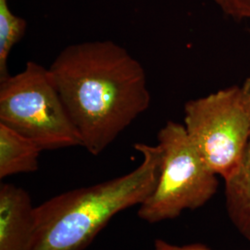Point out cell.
Returning <instances> with one entry per match:
<instances>
[{"mask_svg": "<svg viewBox=\"0 0 250 250\" xmlns=\"http://www.w3.org/2000/svg\"><path fill=\"white\" fill-rule=\"evenodd\" d=\"M0 123L30 138L42 150L82 146L49 70L35 62L0 81Z\"/></svg>", "mask_w": 250, "mask_h": 250, "instance_id": "3", "label": "cell"}, {"mask_svg": "<svg viewBox=\"0 0 250 250\" xmlns=\"http://www.w3.org/2000/svg\"><path fill=\"white\" fill-rule=\"evenodd\" d=\"M154 250H212L203 244L194 243L188 245H173L162 239H157L154 244Z\"/></svg>", "mask_w": 250, "mask_h": 250, "instance_id": "11", "label": "cell"}, {"mask_svg": "<svg viewBox=\"0 0 250 250\" xmlns=\"http://www.w3.org/2000/svg\"><path fill=\"white\" fill-rule=\"evenodd\" d=\"M141 164L131 172L52 197L36 207L30 250H83L119 212L140 205L158 185L162 150L135 144Z\"/></svg>", "mask_w": 250, "mask_h": 250, "instance_id": "2", "label": "cell"}, {"mask_svg": "<svg viewBox=\"0 0 250 250\" xmlns=\"http://www.w3.org/2000/svg\"><path fill=\"white\" fill-rule=\"evenodd\" d=\"M42 151L33 140L0 123V179L36 171Z\"/></svg>", "mask_w": 250, "mask_h": 250, "instance_id": "8", "label": "cell"}, {"mask_svg": "<svg viewBox=\"0 0 250 250\" xmlns=\"http://www.w3.org/2000/svg\"><path fill=\"white\" fill-rule=\"evenodd\" d=\"M162 150L161 174L151 195L139 205L138 217L148 224L177 218L205 205L217 192V175L200 157L185 125L168 122L158 134Z\"/></svg>", "mask_w": 250, "mask_h": 250, "instance_id": "4", "label": "cell"}, {"mask_svg": "<svg viewBox=\"0 0 250 250\" xmlns=\"http://www.w3.org/2000/svg\"><path fill=\"white\" fill-rule=\"evenodd\" d=\"M242 86L250 114V77ZM224 183L228 217L242 236L250 241V136L238 169Z\"/></svg>", "mask_w": 250, "mask_h": 250, "instance_id": "7", "label": "cell"}, {"mask_svg": "<svg viewBox=\"0 0 250 250\" xmlns=\"http://www.w3.org/2000/svg\"><path fill=\"white\" fill-rule=\"evenodd\" d=\"M35 209L26 190L0 186V250H30L35 232Z\"/></svg>", "mask_w": 250, "mask_h": 250, "instance_id": "6", "label": "cell"}, {"mask_svg": "<svg viewBox=\"0 0 250 250\" xmlns=\"http://www.w3.org/2000/svg\"><path fill=\"white\" fill-rule=\"evenodd\" d=\"M185 128L206 165L224 181L241 163L250 136V114L242 85L218 90L185 105Z\"/></svg>", "mask_w": 250, "mask_h": 250, "instance_id": "5", "label": "cell"}, {"mask_svg": "<svg viewBox=\"0 0 250 250\" xmlns=\"http://www.w3.org/2000/svg\"><path fill=\"white\" fill-rule=\"evenodd\" d=\"M26 28L25 20L12 13L8 0H0V81L9 76V53L25 35Z\"/></svg>", "mask_w": 250, "mask_h": 250, "instance_id": "9", "label": "cell"}, {"mask_svg": "<svg viewBox=\"0 0 250 250\" xmlns=\"http://www.w3.org/2000/svg\"><path fill=\"white\" fill-rule=\"evenodd\" d=\"M82 146L99 156L150 105L146 71L111 40L69 45L48 68Z\"/></svg>", "mask_w": 250, "mask_h": 250, "instance_id": "1", "label": "cell"}, {"mask_svg": "<svg viewBox=\"0 0 250 250\" xmlns=\"http://www.w3.org/2000/svg\"><path fill=\"white\" fill-rule=\"evenodd\" d=\"M226 16L246 22L250 35V0H212Z\"/></svg>", "mask_w": 250, "mask_h": 250, "instance_id": "10", "label": "cell"}]
</instances>
